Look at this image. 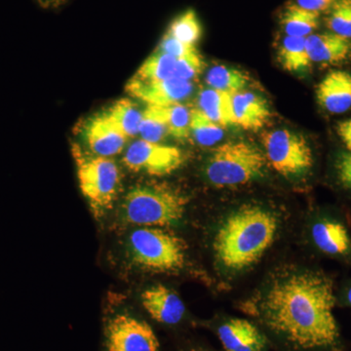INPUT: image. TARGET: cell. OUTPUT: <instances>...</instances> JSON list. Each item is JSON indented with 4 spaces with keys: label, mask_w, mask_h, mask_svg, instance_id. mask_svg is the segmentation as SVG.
<instances>
[{
    "label": "cell",
    "mask_w": 351,
    "mask_h": 351,
    "mask_svg": "<svg viewBox=\"0 0 351 351\" xmlns=\"http://www.w3.org/2000/svg\"><path fill=\"white\" fill-rule=\"evenodd\" d=\"M334 282L319 271H302L272 284L260 306L263 324L298 351H341L334 315Z\"/></svg>",
    "instance_id": "1"
},
{
    "label": "cell",
    "mask_w": 351,
    "mask_h": 351,
    "mask_svg": "<svg viewBox=\"0 0 351 351\" xmlns=\"http://www.w3.org/2000/svg\"><path fill=\"white\" fill-rule=\"evenodd\" d=\"M278 221L258 206H245L223 221L214 239L217 260L230 270L251 267L274 243Z\"/></svg>",
    "instance_id": "2"
},
{
    "label": "cell",
    "mask_w": 351,
    "mask_h": 351,
    "mask_svg": "<svg viewBox=\"0 0 351 351\" xmlns=\"http://www.w3.org/2000/svg\"><path fill=\"white\" fill-rule=\"evenodd\" d=\"M188 198L166 184L145 182L132 186L119 206L122 223L141 228L177 225L184 218Z\"/></svg>",
    "instance_id": "3"
},
{
    "label": "cell",
    "mask_w": 351,
    "mask_h": 351,
    "mask_svg": "<svg viewBox=\"0 0 351 351\" xmlns=\"http://www.w3.org/2000/svg\"><path fill=\"white\" fill-rule=\"evenodd\" d=\"M71 154L78 184L95 218L100 219L112 209L121 189V172L110 157L95 156L73 144Z\"/></svg>",
    "instance_id": "4"
},
{
    "label": "cell",
    "mask_w": 351,
    "mask_h": 351,
    "mask_svg": "<svg viewBox=\"0 0 351 351\" xmlns=\"http://www.w3.org/2000/svg\"><path fill=\"white\" fill-rule=\"evenodd\" d=\"M126 251L132 265L154 274L179 271L186 263L184 242L159 228L134 230L127 239Z\"/></svg>",
    "instance_id": "5"
},
{
    "label": "cell",
    "mask_w": 351,
    "mask_h": 351,
    "mask_svg": "<svg viewBox=\"0 0 351 351\" xmlns=\"http://www.w3.org/2000/svg\"><path fill=\"white\" fill-rule=\"evenodd\" d=\"M267 158L256 145L232 142L219 145L208 158L205 175L214 186H241L263 175Z\"/></svg>",
    "instance_id": "6"
},
{
    "label": "cell",
    "mask_w": 351,
    "mask_h": 351,
    "mask_svg": "<svg viewBox=\"0 0 351 351\" xmlns=\"http://www.w3.org/2000/svg\"><path fill=\"white\" fill-rule=\"evenodd\" d=\"M265 158L284 177H298L313 166V154L306 138L288 129H276L263 136Z\"/></svg>",
    "instance_id": "7"
},
{
    "label": "cell",
    "mask_w": 351,
    "mask_h": 351,
    "mask_svg": "<svg viewBox=\"0 0 351 351\" xmlns=\"http://www.w3.org/2000/svg\"><path fill=\"white\" fill-rule=\"evenodd\" d=\"M122 162L132 172L163 177L181 167L184 154L178 147L141 138L129 145Z\"/></svg>",
    "instance_id": "8"
},
{
    "label": "cell",
    "mask_w": 351,
    "mask_h": 351,
    "mask_svg": "<svg viewBox=\"0 0 351 351\" xmlns=\"http://www.w3.org/2000/svg\"><path fill=\"white\" fill-rule=\"evenodd\" d=\"M107 351H160L156 332L145 321L128 313L113 316L106 328Z\"/></svg>",
    "instance_id": "9"
},
{
    "label": "cell",
    "mask_w": 351,
    "mask_h": 351,
    "mask_svg": "<svg viewBox=\"0 0 351 351\" xmlns=\"http://www.w3.org/2000/svg\"><path fill=\"white\" fill-rule=\"evenodd\" d=\"M126 91L133 98L147 103V106L164 107L181 104L188 99L193 94V84L175 76L154 82H141L131 78Z\"/></svg>",
    "instance_id": "10"
},
{
    "label": "cell",
    "mask_w": 351,
    "mask_h": 351,
    "mask_svg": "<svg viewBox=\"0 0 351 351\" xmlns=\"http://www.w3.org/2000/svg\"><path fill=\"white\" fill-rule=\"evenodd\" d=\"M87 151L95 156L112 157L123 152L128 138L117 128L105 113L90 117L82 126Z\"/></svg>",
    "instance_id": "11"
},
{
    "label": "cell",
    "mask_w": 351,
    "mask_h": 351,
    "mask_svg": "<svg viewBox=\"0 0 351 351\" xmlns=\"http://www.w3.org/2000/svg\"><path fill=\"white\" fill-rule=\"evenodd\" d=\"M141 302L152 319L165 325L181 322L186 313V306L174 291L163 285L145 289L141 295Z\"/></svg>",
    "instance_id": "12"
},
{
    "label": "cell",
    "mask_w": 351,
    "mask_h": 351,
    "mask_svg": "<svg viewBox=\"0 0 351 351\" xmlns=\"http://www.w3.org/2000/svg\"><path fill=\"white\" fill-rule=\"evenodd\" d=\"M311 239L316 248L332 258H351V237L345 223L322 218L313 223Z\"/></svg>",
    "instance_id": "13"
},
{
    "label": "cell",
    "mask_w": 351,
    "mask_h": 351,
    "mask_svg": "<svg viewBox=\"0 0 351 351\" xmlns=\"http://www.w3.org/2000/svg\"><path fill=\"white\" fill-rule=\"evenodd\" d=\"M218 336L226 351H263L267 339L250 321L233 318L218 328Z\"/></svg>",
    "instance_id": "14"
},
{
    "label": "cell",
    "mask_w": 351,
    "mask_h": 351,
    "mask_svg": "<svg viewBox=\"0 0 351 351\" xmlns=\"http://www.w3.org/2000/svg\"><path fill=\"white\" fill-rule=\"evenodd\" d=\"M233 125L246 131H258L271 119L267 100L250 91H240L232 96Z\"/></svg>",
    "instance_id": "15"
},
{
    "label": "cell",
    "mask_w": 351,
    "mask_h": 351,
    "mask_svg": "<svg viewBox=\"0 0 351 351\" xmlns=\"http://www.w3.org/2000/svg\"><path fill=\"white\" fill-rule=\"evenodd\" d=\"M316 98L328 112H348L351 108V73L345 71L328 73L316 88Z\"/></svg>",
    "instance_id": "16"
},
{
    "label": "cell",
    "mask_w": 351,
    "mask_h": 351,
    "mask_svg": "<svg viewBox=\"0 0 351 351\" xmlns=\"http://www.w3.org/2000/svg\"><path fill=\"white\" fill-rule=\"evenodd\" d=\"M306 50L311 63L337 66L351 59V40L332 32L311 34Z\"/></svg>",
    "instance_id": "17"
},
{
    "label": "cell",
    "mask_w": 351,
    "mask_h": 351,
    "mask_svg": "<svg viewBox=\"0 0 351 351\" xmlns=\"http://www.w3.org/2000/svg\"><path fill=\"white\" fill-rule=\"evenodd\" d=\"M198 110L219 125H233L232 96L213 88L203 89L198 96Z\"/></svg>",
    "instance_id": "18"
},
{
    "label": "cell",
    "mask_w": 351,
    "mask_h": 351,
    "mask_svg": "<svg viewBox=\"0 0 351 351\" xmlns=\"http://www.w3.org/2000/svg\"><path fill=\"white\" fill-rule=\"evenodd\" d=\"M281 24L286 36L306 38L319 27V13L291 4L284 11Z\"/></svg>",
    "instance_id": "19"
},
{
    "label": "cell",
    "mask_w": 351,
    "mask_h": 351,
    "mask_svg": "<svg viewBox=\"0 0 351 351\" xmlns=\"http://www.w3.org/2000/svg\"><path fill=\"white\" fill-rule=\"evenodd\" d=\"M104 113L127 138L138 135L143 112L129 99H120Z\"/></svg>",
    "instance_id": "20"
},
{
    "label": "cell",
    "mask_w": 351,
    "mask_h": 351,
    "mask_svg": "<svg viewBox=\"0 0 351 351\" xmlns=\"http://www.w3.org/2000/svg\"><path fill=\"white\" fill-rule=\"evenodd\" d=\"M278 59L286 71L304 73L311 64L307 54L306 38L286 36L279 48Z\"/></svg>",
    "instance_id": "21"
},
{
    "label": "cell",
    "mask_w": 351,
    "mask_h": 351,
    "mask_svg": "<svg viewBox=\"0 0 351 351\" xmlns=\"http://www.w3.org/2000/svg\"><path fill=\"white\" fill-rule=\"evenodd\" d=\"M206 82L210 88L233 96L246 88L249 83V76L239 69L219 64L208 71Z\"/></svg>",
    "instance_id": "22"
},
{
    "label": "cell",
    "mask_w": 351,
    "mask_h": 351,
    "mask_svg": "<svg viewBox=\"0 0 351 351\" xmlns=\"http://www.w3.org/2000/svg\"><path fill=\"white\" fill-rule=\"evenodd\" d=\"M176 60L170 55L156 51L145 60L132 78L141 82H154L174 77Z\"/></svg>",
    "instance_id": "23"
},
{
    "label": "cell",
    "mask_w": 351,
    "mask_h": 351,
    "mask_svg": "<svg viewBox=\"0 0 351 351\" xmlns=\"http://www.w3.org/2000/svg\"><path fill=\"white\" fill-rule=\"evenodd\" d=\"M154 107V106H152ZM161 120L167 126L169 135L179 140L188 138L191 135V113L182 104L154 107Z\"/></svg>",
    "instance_id": "24"
},
{
    "label": "cell",
    "mask_w": 351,
    "mask_h": 351,
    "mask_svg": "<svg viewBox=\"0 0 351 351\" xmlns=\"http://www.w3.org/2000/svg\"><path fill=\"white\" fill-rule=\"evenodd\" d=\"M225 128L208 119L198 108L191 110V134L195 142L203 147L216 145L223 137Z\"/></svg>",
    "instance_id": "25"
},
{
    "label": "cell",
    "mask_w": 351,
    "mask_h": 351,
    "mask_svg": "<svg viewBox=\"0 0 351 351\" xmlns=\"http://www.w3.org/2000/svg\"><path fill=\"white\" fill-rule=\"evenodd\" d=\"M167 34L182 43L195 45L202 36V27L195 11L186 10L176 18Z\"/></svg>",
    "instance_id": "26"
},
{
    "label": "cell",
    "mask_w": 351,
    "mask_h": 351,
    "mask_svg": "<svg viewBox=\"0 0 351 351\" xmlns=\"http://www.w3.org/2000/svg\"><path fill=\"white\" fill-rule=\"evenodd\" d=\"M327 27L332 34L351 40V0H337L331 7Z\"/></svg>",
    "instance_id": "27"
},
{
    "label": "cell",
    "mask_w": 351,
    "mask_h": 351,
    "mask_svg": "<svg viewBox=\"0 0 351 351\" xmlns=\"http://www.w3.org/2000/svg\"><path fill=\"white\" fill-rule=\"evenodd\" d=\"M138 135L142 140L152 143H160L163 138L169 135L167 126L158 117L156 110L152 106H147L143 112Z\"/></svg>",
    "instance_id": "28"
},
{
    "label": "cell",
    "mask_w": 351,
    "mask_h": 351,
    "mask_svg": "<svg viewBox=\"0 0 351 351\" xmlns=\"http://www.w3.org/2000/svg\"><path fill=\"white\" fill-rule=\"evenodd\" d=\"M203 69V60L197 49L176 60L174 76L191 82L200 75Z\"/></svg>",
    "instance_id": "29"
},
{
    "label": "cell",
    "mask_w": 351,
    "mask_h": 351,
    "mask_svg": "<svg viewBox=\"0 0 351 351\" xmlns=\"http://www.w3.org/2000/svg\"><path fill=\"white\" fill-rule=\"evenodd\" d=\"M195 45H188V44L182 43L166 32L162 39H161L160 43H159L157 51H160V52L165 53V54L178 59V58L184 56V55L195 50Z\"/></svg>",
    "instance_id": "30"
},
{
    "label": "cell",
    "mask_w": 351,
    "mask_h": 351,
    "mask_svg": "<svg viewBox=\"0 0 351 351\" xmlns=\"http://www.w3.org/2000/svg\"><path fill=\"white\" fill-rule=\"evenodd\" d=\"M335 172L339 184L351 193V152L339 154L335 162Z\"/></svg>",
    "instance_id": "31"
},
{
    "label": "cell",
    "mask_w": 351,
    "mask_h": 351,
    "mask_svg": "<svg viewBox=\"0 0 351 351\" xmlns=\"http://www.w3.org/2000/svg\"><path fill=\"white\" fill-rule=\"evenodd\" d=\"M337 0H297V4L306 10L320 13L334 5Z\"/></svg>",
    "instance_id": "32"
},
{
    "label": "cell",
    "mask_w": 351,
    "mask_h": 351,
    "mask_svg": "<svg viewBox=\"0 0 351 351\" xmlns=\"http://www.w3.org/2000/svg\"><path fill=\"white\" fill-rule=\"evenodd\" d=\"M337 132L348 152H351V119L339 122Z\"/></svg>",
    "instance_id": "33"
},
{
    "label": "cell",
    "mask_w": 351,
    "mask_h": 351,
    "mask_svg": "<svg viewBox=\"0 0 351 351\" xmlns=\"http://www.w3.org/2000/svg\"><path fill=\"white\" fill-rule=\"evenodd\" d=\"M345 301L346 302V304H348V306H351V285L350 286V287L346 289Z\"/></svg>",
    "instance_id": "34"
},
{
    "label": "cell",
    "mask_w": 351,
    "mask_h": 351,
    "mask_svg": "<svg viewBox=\"0 0 351 351\" xmlns=\"http://www.w3.org/2000/svg\"><path fill=\"white\" fill-rule=\"evenodd\" d=\"M191 351H205V350H191Z\"/></svg>",
    "instance_id": "35"
},
{
    "label": "cell",
    "mask_w": 351,
    "mask_h": 351,
    "mask_svg": "<svg viewBox=\"0 0 351 351\" xmlns=\"http://www.w3.org/2000/svg\"><path fill=\"white\" fill-rule=\"evenodd\" d=\"M44 1H48V0H44Z\"/></svg>",
    "instance_id": "36"
}]
</instances>
